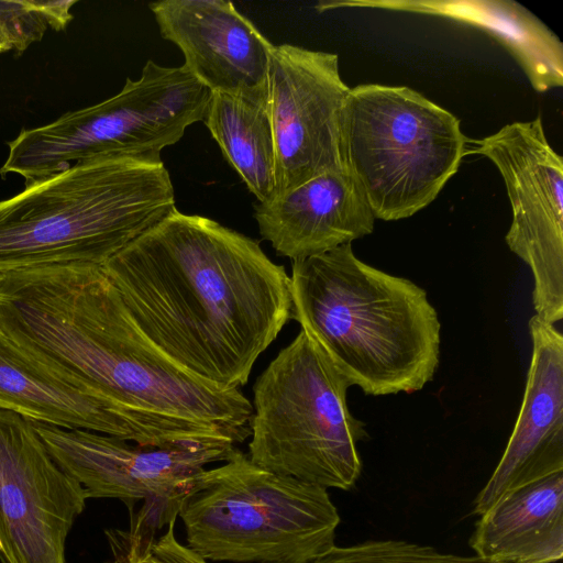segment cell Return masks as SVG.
I'll use <instances>...</instances> for the list:
<instances>
[{"label": "cell", "instance_id": "obj_1", "mask_svg": "<svg viewBox=\"0 0 563 563\" xmlns=\"http://www.w3.org/2000/svg\"><path fill=\"white\" fill-rule=\"evenodd\" d=\"M102 268L140 330L194 375L240 389L292 320L290 276L260 243L173 209Z\"/></svg>", "mask_w": 563, "mask_h": 563}, {"label": "cell", "instance_id": "obj_2", "mask_svg": "<svg viewBox=\"0 0 563 563\" xmlns=\"http://www.w3.org/2000/svg\"><path fill=\"white\" fill-rule=\"evenodd\" d=\"M0 331L46 365L118 406L194 422L235 443L251 434V401L188 372L140 330L102 265L0 272Z\"/></svg>", "mask_w": 563, "mask_h": 563}, {"label": "cell", "instance_id": "obj_3", "mask_svg": "<svg viewBox=\"0 0 563 563\" xmlns=\"http://www.w3.org/2000/svg\"><path fill=\"white\" fill-rule=\"evenodd\" d=\"M292 319L365 395L421 390L440 361L427 291L361 261L352 243L291 261Z\"/></svg>", "mask_w": 563, "mask_h": 563}, {"label": "cell", "instance_id": "obj_4", "mask_svg": "<svg viewBox=\"0 0 563 563\" xmlns=\"http://www.w3.org/2000/svg\"><path fill=\"white\" fill-rule=\"evenodd\" d=\"M162 159L102 156L0 200V272L102 265L175 209Z\"/></svg>", "mask_w": 563, "mask_h": 563}, {"label": "cell", "instance_id": "obj_5", "mask_svg": "<svg viewBox=\"0 0 563 563\" xmlns=\"http://www.w3.org/2000/svg\"><path fill=\"white\" fill-rule=\"evenodd\" d=\"M186 547L208 562L309 563L335 545L328 489L254 464L236 446L181 503Z\"/></svg>", "mask_w": 563, "mask_h": 563}, {"label": "cell", "instance_id": "obj_6", "mask_svg": "<svg viewBox=\"0 0 563 563\" xmlns=\"http://www.w3.org/2000/svg\"><path fill=\"white\" fill-rule=\"evenodd\" d=\"M349 380L300 329L253 386L250 460L278 475L350 490L362 473L365 423L346 402Z\"/></svg>", "mask_w": 563, "mask_h": 563}, {"label": "cell", "instance_id": "obj_7", "mask_svg": "<svg viewBox=\"0 0 563 563\" xmlns=\"http://www.w3.org/2000/svg\"><path fill=\"white\" fill-rule=\"evenodd\" d=\"M468 137L450 111L406 86L350 88L341 120L343 166L375 219L409 218L456 174Z\"/></svg>", "mask_w": 563, "mask_h": 563}, {"label": "cell", "instance_id": "obj_8", "mask_svg": "<svg viewBox=\"0 0 563 563\" xmlns=\"http://www.w3.org/2000/svg\"><path fill=\"white\" fill-rule=\"evenodd\" d=\"M212 92L184 66L147 60L140 79L126 78L115 96L21 131L9 145L1 175L27 181L102 156L162 159L163 148L203 121Z\"/></svg>", "mask_w": 563, "mask_h": 563}, {"label": "cell", "instance_id": "obj_9", "mask_svg": "<svg viewBox=\"0 0 563 563\" xmlns=\"http://www.w3.org/2000/svg\"><path fill=\"white\" fill-rule=\"evenodd\" d=\"M31 422V421H30ZM57 464L85 489L87 498H117L155 531L177 520L183 500L207 465L227 460L230 439L173 446L140 445L115 437L31 422Z\"/></svg>", "mask_w": 563, "mask_h": 563}, {"label": "cell", "instance_id": "obj_10", "mask_svg": "<svg viewBox=\"0 0 563 563\" xmlns=\"http://www.w3.org/2000/svg\"><path fill=\"white\" fill-rule=\"evenodd\" d=\"M488 158L500 173L512 220L505 241L531 269L536 316L563 318V159L550 145L542 118L512 122L467 140L466 155Z\"/></svg>", "mask_w": 563, "mask_h": 563}, {"label": "cell", "instance_id": "obj_11", "mask_svg": "<svg viewBox=\"0 0 563 563\" xmlns=\"http://www.w3.org/2000/svg\"><path fill=\"white\" fill-rule=\"evenodd\" d=\"M349 90L336 54L274 46L267 101L276 152L275 197L344 168L341 120Z\"/></svg>", "mask_w": 563, "mask_h": 563}, {"label": "cell", "instance_id": "obj_12", "mask_svg": "<svg viewBox=\"0 0 563 563\" xmlns=\"http://www.w3.org/2000/svg\"><path fill=\"white\" fill-rule=\"evenodd\" d=\"M87 499L32 423L0 409V562L66 563V538Z\"/></svg>", "mask_w": 563, "mask_h": 563}, {"label": "cell", "instance_id": "obj_13", "mask_svg": "<svg viewBox=\"0 0 563 563\" xmlns=\"http://www.w3.org/2000/svg\"><path fill=\"white\" fill-rule=\"evenodd\" d=\"M0 409L31 422L93 431L140 445L173 446L218 435L211 427L129 411L35 358L1 331Z\"/></svg>", "mask_w": 563, "mask_h": 563}, {"label": "cell", "instance_id": "obj_14", "mask_svg": "<svg viewBox=\"0 0 563 563\" xmlns=\"http://www.w3.org/2000/svg\"><path fill=\"white\" fill-rule=\"evenodd\" d=\"M163 38L211 92L266 98L274 44L225 0H163L148 4Z\"/></svg>", "mask_w": 563, "mask_h": 563}, {"label": "cell", "instance_id": "obj_15", "mask_svg": "<svg viewBox=\"0 0 563 563\" xmlns=\"http://www.w3.org/2000/svg\"><path fill=\"white\" fill-rule=\"evenodd\" d=\"M521 407L505 451L473 501L481 516L510 492L563 472V335L536 314Z\"/></svg>", "mask_w": 563, "mask_h": 563}, {"label": "cell", "instance_id": "obj_16", "mask_svg": "<svg viewBox=\"0 0 563 563\" xmlns=\"http://www.w3.org/2000/svg\"><path fill=\"white\" fill-rule=\"evenodd\" d=\"M263 240L291 261L352 243L373 232L375 217L343 168L317 176L254 206Z\"/></svg>", "mask_w": 563, "mask_h": 563}, {"label": "cell", "instance_id": "obj_17", "mask_svg": "<svg viewBox=\"0 0 563 563\" xmlns=\"http://www.w3.org/2000/svg\"><path fill=\"white\" fill-rule=\"evenodd\" d=\"M371 8L435 15L485 31L518 62L533 89L545 92L563 85V45L527 8L514 0H347L319 2L323 12Z\"/></svg>", "mask_w": 563, "mask_h": 563}, {"label": "cell", "instance_id": "obj_18", "mask_svg": "<svg viewBox=\"0 0 563 563\" xmlns=\"http://www.w3.org/2000/svg\"><path fill=\"white\" fill-rule=\"evenodd\" d=\"M474 555L493 563H556L563 556V472L517 488L475 522Z\"/></svg>", "mask_w": 563, "mask_h": 563}, {"label": "cell", "instance_id": "obj_19", "mask_svg": "<svg viewBox=\"0 0 563 563\" xmlns=\"http://www.w3.org/2000/svg\"><path fill=\"white\" fill-rule=\"evenodd\" d=\"M267 98L212 92L203 123L258 202L275 197L276 152Z\"/></svg>", "mask_w": 563, "mask_h": 563}, {"label": "cell", "instance_id": "obj_20", "mask_svg": "<svg viewBox=\"0 0 563 563\" xmlns=\"http://www.w3.org/2000/svg\"><path fill=\"white\" fill-rule=\"evenodd\" d=\"M309 563H493L476 555L441 552L431 545L405 540H367L334 545Z\"/></svg>", "mask_w": 563, "mask_h": 563}, {"label": "cell", "instance_id": "obj_21", "mask_svg": "<svg viewBox=\"0 0 563 563\" xmlns=\"http://www.w3.org/2000/svg\"><path fill=\"white\" fill-rule=\"evenodd\" d=\"M47 27L33 0H0V29L19 54L40 41Z\"/></svg>", "mask_w": 563, "mask_h": 563}, {"label": "cell", "instance_id": "obj_22", "mask_svg": "<svg viewBox=\"0 0 563 563\" xmlns=\"http://www.w3.org/2000/svg\"><path fill=\"white\" fill-rule=\"evenodd\" d=\"M156 532L133 517L129 529L106 530L112 559L104 563H163L152 550Z\"/></svg>", "mask_w": 563, "mask_h": 563}, {"label": "cell", "instance_id": "obj_23", "mask_svg": "<svg viewBox=\"0 0 563 563\" xmlns=\"http://www.w3.org/2000/svg\"><path fill=\"white\" fill-rule=\"evenodd\" d=\"M175 525L176 520L170 521L163 534L154 539L153 553L163 563H209L179 542L175 533Z\"/></svg>", "mask_w": 563, "mask_h": 563}, {"label": "cell", "instance_id": "obj_24", "mask_svg": "<svg viewBox=\"0 0 563 563\" xmlns=\"http://www.w3.org/2000/svg\"><path fill=\"white\" fill-rule=\"evenodd\" d=\"M33 1L47 25L56 31L65 29L70 22L73 19L70 9L77 2L76 0Z\"/></svg>", "mask_w": 563, "mask_h": 563}, {"label": "cell", "instance_id": "obj_25", "mask_svg": "<svg viewBox=\"0 0 563 563\" xmlns=\"http://www.w3.org/2000/svg\"><path fill=\"white\" fill-rule=\"evenodd\" d=\"M12 49V46L9 42V40L5 37L3 32L0 29V53L7 52Z\"/></svg>", "mask_w": 563, "mask_h": 563}]
</instances>
